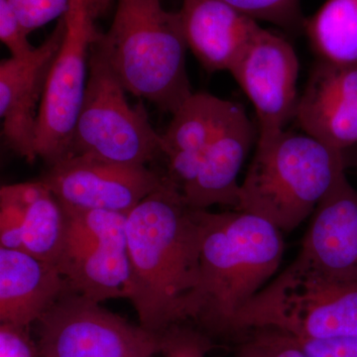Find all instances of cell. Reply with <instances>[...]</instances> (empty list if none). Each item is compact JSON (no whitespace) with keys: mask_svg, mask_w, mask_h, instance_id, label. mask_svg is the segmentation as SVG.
I'll use <instances>...</instances> for the list:
<instances>
[{"mask_svg":"<svg viewBox=\"0 0 357 357\" xmlns=\"http://www.w3.org/2000/svg\"><path fill=\"white\" fill-rule=\"evenodd\" d=\"M347 178L342 150L284 130L257 147L241 185L238 208L290 232Z\"/></svg>","mask_w":357,"mask_h":357,"instance_id":"obj_3","label":"cell"},{"mask_svg":"<svg viewBox=\"0 0 357 357\" xmlns=\"http://www.w3.org/2000/svg\"><path fill=\"white\" fill-rule=\"evenodd\" d=\"M303 132L344 151L357 143V65L319 61L298 100Z\"/></svg>","mask_w":357,"mask_h":357,"instance_id":"obj_14","label":"cell"},{"mask_svg":"<svg viewBox=\"0 0 357 357\" xmlns=\"http://www.w3.org/2000/svg\"><path fill=\"white\" fill-rule=\"evenodd\" d=\"M188 49L208 72L231 69L261 26L222 0H183Z\"/></svg>","mask_w":357,"mask_h":357,"instance_id":"obj_15","label":"cell"},{"mask_svg":"<svg viewBox=\"0 0 357 357\" xmlns=\"http://www.w3.org/2000/svg\"><path fill=\"white\" fill-rule=\"evenodd\" d=\"M67 218L64 206L42 182H27L22 250L55 265L64 249Z\"/></svg>","mask_w":357,"mask_h":357,"instance_id":"obj_19","label":"cell"},{"mask_svg":"<svg viewBox=\"0 0 357 357\" xmlns=\"http://www.w3.org/2000/svg\"><path fill=\"white\" fill-rule=\"evenodd\" d=\"M28 32L60 20L69 7L70 0H6Z\"/></svg>","mask_w":357,"mask_h":357,"instance_id":"obj_25","label":"cell"},{"mask_svg":"<svg viewBox=\"0 0 357 357\" xmlns=\"http://www.w3.org/2000/svg\"><path fill=\"white\" fill-rule=\"evenodd\" d=\"M27 206V183L0 189V245L22 250V232Z\"/></svg>","mask_w":357,"mask_h":357,"instance_id":"obj_22","label":"cell"},{"mask_svg":"<svg viewBox=\"0 0 357 357\" xmlns=\"http://www.w3.org/2000/svg\"><path fill=\"white\" fill-rule=\"evenodd\" d=\"M65 35L61 17L48 38L23 57L0 63V116L7 146L32 163L36 153L37 128L52 68Z\"/></svg>","mask_w":357,"mask_h":357,"instance_id":"obj_12","label":"cell"},{"mask_svg":"<svg viewBox=\"0 0 357 357\" xmlns=\"http://www.w3.org/2000/svg\"><path fill=\"white\" fill-rule=\"evenodd\" d=\"M37 323L42 357H151L161 354L162 333L133 325L70 288Z\"/></svg>","mask_w":357,"mask_h":357,"instance_id":"obj_8","label":"cell"},{"mask_svg":"<svg viewBox=\"0 0 357 357\" xmlns=\"http://www.w3.org/2000/svg\"><path fill=\"white\" fill-rule=\"evenodd\" d=\"M236 342V357H309L297 337L277 328L249 331Z\"/></svg>","mask_w":357,"mask_h":357,"instance_id":"obj_21","label":"cell"},{"mask_svg":"<svg viewBox=\"0 0 357 357\" xmlns=\"http://www.w3.org/2000/svg\"><path fill=\"white\" fill-rule=\"evenodd\" d=\"M56 265L0 248V321L28 328L70 289Z\"/></svg>","mask_w":357,"mask_h":357,"instance_id":"obj_18","label":"cell"},{"mask_svg":"<svg viewBox=\"0 0 357 357\" xmlns=\"http://www.w3.org/2000/svg\"><path fill=\"white\" fill-rule=\"evenodd\" d=\"M253 139L252 124L237 105L204 152L196 178L182 191L192 208L208 210L215 204L238 208V176Z\"/></svg>","mask_w":357,"mask_h":357,"instance_id":"obj_17","label":"cell"},{"mask_svg":"<svg viewBox=\"0 0 357 357\" xmlns=\"http://www.w3.org/2000/svg\"><path fill=\"white\" fill-rule=\"evenodd\" d=\"M284 250L283 232L264 218L243 211H203L189 323L211 338L234 340L237 314L276 273Z\"/></svg>","mask_w":357,"mask_h":357,"instance_id":"obj_2","label":"cell"},{"mask_svg":"<svg viewBox=\"0 0 357 357\" xmlns=\"http://www.w3.org/2000/svg\"><path fill=\"white\" fill-rule=\"evenodd\" d=\"M304 29L321 61L357 65V0H326Z\"/></svg>","mask_w":357,"mask_h":357,"instance_id":"obj_20","label":"cell"},{"mask_svg":"<svg viewBox=\"0 0 357 357\" xmlns=\"http://www.w3.org/2000/svg\"><path fill=\"white\" fill-rule=\"evenodd\" d=\"M126 91L98 39L91 49L86 91L67 156L136 166L162 157L161 134L150 123L142 103L129 105Z\"/></svg>","mask_w":357,"mask_h":357,"instance_id":"obj_6","label":"cell"},{"mask_svg":"<svg viewBox=\"0 0 357 357\" xmlns=\"http://www.w3.org/2000/svg\"><path fill=\"white\" fill-rule=\"evenodd\" d=\"M213 338L191 323L176 324L162 332L161 354L166 357H206Z\"/></svg>","mask_w":357,"mask_h":357,"instance_id":"obj_24","label":"cell"},{"mask_svg":"<svg viewBox=\"0 0 357 357\" xmlns=\"http://www.w3.org/2000/svg\"><path fill=\"white\" fill-rule=\"evenodd\" d=\"M167 176L147 166L67 156L49 166L41 181L68 208L128 215Z\"/></svg>","mask_w":357,"mask_h":357,"instance_id":"obj_11","label":"cell"},{"mask_svg":"<svg viewBox=\"0 0 357 357\" xmlns=\"http://www.w3.org/2000/svg\"><path fill=\"white\" fill-rule=\"evenodd\" d=\"M202 213L188 204L167 176L128 215V299L139 325L151 332L189 323L190 301L199 278Z\"/></svg>","mask_w":357,"mask_h":357,"instance_id":"obj_1","label":"cell"},{"mask_svg":"<svg viewBox=\"0 0 357 357\" xmlns=\"http://www.w3.org/2000/svg\"><path fill=\"white\" fill-rule=\"evenodd\" d=\"M299 68L292 45L261 27L229 70L255 107L257 141L279 135L295 117Z\"/></svg>","mask_w":357,"mask_h":357,"instance_id":"obj_10","label":"cell"},{"mask_svg":"<svg viewBox=\"0 0 357 357\" xmlns=\"http://www.w3.org/2000/svg\"><path fill=\"white\" fill-rule=\"evenodd\" d=\"M64 208L67 236L55 265L70 289L98 303L114 298L128 299L131 272L128 215Z\"/></svg>","mask_w":357,"mask_h":357,"instance_id":"obj_9","label":"cell"},{"mask_svg":"<svg viewBox=\"0 0 357 357\" xmlns=\"http://www.w3.org/2000/svg\"><path fill=\"white\" fill-rule=\"evenodd\" d=\"M100 42L126 91L174 114L192 95L180 13L162 0H116Z\"/></svg>","mask_w":357,"mask_h":357,"instance_id":"obj_4","label":"cell"},{"mask_svg":"<svg viewBox=\"0 0 357 357\" xmlns=\"http://www.w3.org/2000/svg\"><path fill=\"white\" fill-rule=\"evenodd\" d=\"M237 103L208 93H194L173 115L162 136L167 175L181 192L198 175L204 152L217 137Z\"/></svg>","mask_w":357,"mask_h":357,"instance_id":"obj_16","label":"cell"},{"mask_svg":"<svg viewBox=\"0 0 357 357\" xmlns=\"http://www.w3.org/2000/svg\"><path fill=\"white\" fill-rule=\"evenodd\" d=\"M261 328L306 340L357 337V283L326 278L294 260L237 314L234 340Z\"/></svg>","mask_w":357,"mask_h":357,"instance_id":"obj_5","label":"cell"},{"mask_svg":"<svg viewBox=\"0 0 357 357\" xmlns=\"http://www.w3.org/2000/svg\"><path fill=\"white\" fill-rule=\"evenodd\" d=\"M295 260L326 278L357 283V191L347 178L312 213Z\"/></svg>","mask_w":357,"mask_h":357,"instance_id":"obj_13","label":"cell"},{"mask_svg":"<svg viewBox=\"0 0 357 357\" xmlns=\"http://www.w3.org/2000/svg\"><path fill=\"white\" fill-rule=\"evenodd\" d=\"M114 0H70L65 35L52 68L37 128L36 153L49 166L65 158L88 81L89 58L102 32L96 22Z\"/></svg>","mask_w":357,"mask_h":357,"instance_id":"obj_7","label":"cell"},{"mask_svg":"<svg viewBox=\"0 0 357 357\" xmlns=\"http://www.w3.org/2000/svg\"><path fill=\"white\" fill-rule=\"evenodd\" d=\"M333 357H357V337L342 340L335 347Z\"/></svg>","mask_w":357,"mask_h":357,"instance_id":"obj_28","label":"cell"},{"mask_svg":"<svg viewBox=\"0 0 357 357\" xmlns=\"http://www.w3.org/2000/svg\"><path fill=\"white\" fill-rule=\"evenodd\" d=\"M256 21H266L291 31L304 29L300 0H222Z\"/></svg>","mask_w":357,"mask_h":357,"instance_id":"obj_23","label":"cell"},{"mask_svg":"<svg viewBox=\"0 0 357 357\" xmlns=\"http://www.w3.org/2000/svg\"><path fill=\"white\" fill-rule=\"evenodd\" d=\"M29 34L6 0H0V40L11 57H23L34 50L28 38Z\"/></svg>","mask_w":357,"mask_h":357,"instance_id":"obj_26","label":"cell"},{"mask_svg":"<svg viewBox=\"0 0 357 357\" xmlns=\"http://www.w3.org/2000/svg\"><path fill=\"white\" fill-rule=\"evenodd\" d=\"M0 357H42L38 344L34 342L25 326L1 324Z\"/></svg>","mask_w":357,"mask_h":357,"instance_id":"obj_27","label":"cell"}]
</instances>
